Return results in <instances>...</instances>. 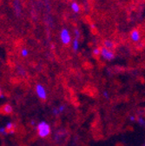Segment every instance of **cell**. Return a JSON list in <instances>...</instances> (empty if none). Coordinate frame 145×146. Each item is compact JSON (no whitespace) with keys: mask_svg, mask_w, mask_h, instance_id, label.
Segmentation results:
<instances>
[{"mask_svg":"<svg viewBox=\"0 0 145 146\" xmlns=\"http://www.w3.org/2000/svg\"><path fill=\"white\" fill-rule=\"evenodd\" d=\"M17 73L20 75V76H22V77H24V76H25L26 75V71H25V70L24 69V68H22V67H17Z\"/></svg>","mask_w":145,"mask_h":146,"instance_id":"2e32d148","label":"cell"},{"mask_svg":"<svg viewBox=\"0 0 145 146\" xmlns=\"http://www.w3.org/2000/svg\"><path fill=\"white\" fill-rule=\"evenodd\" d=\"M60 39H61V42L65 45H68L71 42L70 31L67 28H64L60 31Z\"/></svg>","mask_w":145,"mask_h":146,"instance_id":"277c9868","label":"cell"},{"mask_svg":"<svg viewBox=\"0 0 145 146\" xmlns=\"http://www.w3.org/2000/svg\"><path fill=\"white\" fill-rule=\"evenodd\" d=\"M142 146H145V143H143V145H142Z\"/></svg>","mask_w":145,"mask_h":146,"instance_id":"603a6c76","label":"cell"},{"mask_svg":"<svg viewBox=\"0 0 145 146\" xmlns=\"http://www.w3.org/2000/svg\"><path fill=\"white\" fill-rule=\"evenodd\" d=\"M70 7H71V9H72V11H73L75 13H78L79 11H80V6H79V5L77 4V3H76V2H73L71 4V5H70Z\"/></svg>","mask_w":145,"mask_h":146,"instance_id":"30bf717a","label":"cell"},{"mask_svg":"<svg viewBox=\"0 0 145 146\" xmlns=\"http://www.w3.org/2000/svg\"><path fill=\"white\" fill-rule=\"evenodd\" d=\"M129 119H130V121H131V122H136V117H135L134 115H130V116L129 117Z\"/></svg>","mask_w":145,"mask_h":146,"instance_id":"44dd1931","label":"cell"},{"mask_svg":"<svg viewBox=\"0 0 145 146\" xmlns=\"http://www.w3.org/2000/svg\"><path fill=\"white\" fill-rule=\"evenodd\" d=\"M16 124L13 123V122H8L5 125V128L8 131V134L9 135H13L16 131Z\"/></svg>","mask_w":145,"mask_h":146,"instance_id":"52a82bcc","label":"cell"},{"mask_svg":"<svg viewBox=\"0 0 145 146\" xmlns=\"http://www.w3.org/2000/svg\"><path fill=\"white\" fill-rule=\"evenodd\" d=\"M144 127H145V126H144Z\"/></svg>","mask_w":145,"mask_h":146,"instance_id":"cb8c5ba5","label":"cell"},{"mask_svg":"<svg viewBox=\"0 0 145 146\" xmlns=\"http://www.w3.org/2000/svg\"><path fill=\"white\" fill-rule=\"evenodd\" d=\"M136 121L138 122V123H139L141 126H145V119H144L142 116L136 117Z\"/></svg>","mask_w":145,"mask_h":146,"instance_id":"5bb4252c","label":"cell"},{"mask_svg":"<svg viewBox=\"0 0 145 146\" xmlns=\"http://www.w3.org/2000/svg\"><path fill=\"white\" fill-rule=\"evenodd\" d=\"M130 39L134 43H137L141 40V33L138 29H134L130 32Z\"/></svg>","mask_w":145,"mask_h":146,"instance_id":"8992f818","label":"cell"},{"mask_svg":"<svg viewBox=\"0 0 145 146\" xmlns=\"http://www.w3.org/2000/svg\"><path fill=\"white\" fill-rule=\"evenodd\" d=\"M68 131L66 129H59L55 132V135H54V141L58 142L60 141L62 138H64L66 135H67Z\"/></svg>","mask_w":145,"mask_h":146,"instance_id":"5b68a950","label":"cell"},{"mask_svg":"<svg viewBox=\"0 0 145 146\" xmlns=\"http://www.w3.org/2000/svg\"><path fill=\"white\" fill-rule=\"evenodd\" d=\"M103 97L105 99H109V98H111L110 92H109L108 90H103Z\"/></svg>","mask_w":145,"mask_h":146,"instance_id":"d6986e66","label":"cell"},{"mask_svg":"<svg viewBox=\"0 0 145 146\" xmlns=\"http://www.w3.org/2000/svg\"><path fill=\"white\" fill-rule=\"evenodd\" d=\"M58 108V110H59L60 113L62 114V113H64V112L65 111V110H66V105H65V104H60Z\"/></svg>","mask_w":145,"mask_h":146,"instance_id":"ac0fdd59","label":"cell"},{"mask_svg":"<svg viewBox=\"0 0 145 146\" xmlns=\"http://www.w3.org/2000/svg\"><path fill=\"white\" fill-rule=\"evenodd\" d=\"M37 132L38 135L40 138H46L48 137L50 133H51V128L49 123H47L46 121H40L38 123L37 125Z\"/></svg>","mask_w":145,"mask_h":146,"instance_id":"6da1fadb","label":"cell"},{"mask_svg":"<svg viewBox=\"0 0 145 146\" xmlns=\"http://www.w3.org/2000/svg\"><path fill=\"white\" fill-rule=\"evenodd\" d=\"M103 46L105 47V48H107V49H109V50H113V49H115V44H114V43L111 41V40H108V39H105V40H103Z\"/></svg>","mask_w":145,"mask_h":146,"instance_id":"9c48e42d","label":"cell"},{"mask_svg":"<svg viewBox=\"0 0 145 146\" xmlns=\"http://www.w3.org/2000/svg\"><path fill=\"white\" fill-rule=\"evenodd\" d=\"M20 54H21V56H22L23 58H27V57L29 56V50H28V49L23 48V49L21 50V51H20Z\"/></svg>","mask_w":145,"mask_h":146,"instance_id":"4fadbf2b","label":"cell"},{"mask_svg":"<svg viewBox=\"0 0 145 146\" xmlns=\"http://www.w3.org/2000/svg\"><path fill=\"white\" fill-rule=\"evenodd\" d=\"M72 47H73L74 51H77L79 50V40L77 38H76L72 42Z\"/></svg>","mask_w":145,"mask_h":146,"instance_id":"8fae6325","label":"cell"},{"mask_svg":"<svg viewBox=\"0 0 145 146\" xmlns=\"http://www.w3.org/2000/svg\"><path fill=\"white\" fill-rule=\"evenodd\" d=\"M93 55L96 57H98L101 55V47H96L93 49V51H92Z\"/></svg>","mask_w":145,"mask_h":146,"instance_id":"7c38bea8","label":"cell"},{"mask_svg":"<svg viewBox=\"0 0 145 146\" xmlns=\"http://www.w3.org/2000/svg\"><path fill=\"white\" fill-rule=\"evenodd\" d=\"M0 135H2V136H7V135H9L8 134V131L6 130V128H5V127H0Z\"/></svg>","mask_w":145,"mask_h":146,"instance_id":"e0dca14e","label":"cell"},{"mask_svg":"<svg viewBox=\"0 0 145 146\" xmlns=\"http://www.w3.org/2000/svg\"><path fill=\"white\" fill-rule=\"evenodd\" d=\"M35 91L36 94H37L38 98L42 100V101H45L47 99V91H46V88L40 83L37 84L35 86Z\"/></svg>","mask_w":145,"mask_h":146,"instance_id":"7a4b0ae2","label":"cell"},{"mask_svg":"<svg viewBox=\"0 0 145 146\" xmlns=\"http://www.w3.org/2000/svg\"><path fill=\"white\" fill-rule=\"evenodd\" d=\"M52 114H53V116H55V117H59L61 115V113H60V111H59V110H58V107H54L52 109Z\"/></svg>","mask_w":145,"mask_h":146,"instance_id":"9a60e30c","label":"cell"},{"mask_svg":"<svg viewBox=\"0 0 145 146\" xmlns=\"http://www.w3.org/2000/svg\"><path fill=\"white\" fill-rule=\"evenodd\" d=\"M4 98V95L2 93V90H1V87H0V98Z\"/></svg>","mask_w":145,"mask_h":146,"instance_id":"7402d4cb","label":"cell"},{"mask_svg":"<svg viewBox=\"0 0 145 146\" xmlns=\"http://www.w3.org/2000/svg\"><path fill=\"white\" fill-rule=\"evenodd\" d=\"M30 125L31 127H37V125H38V123L36 122L34 119H31V120L30 121Z\"/></svg>","mask_w":145,"mask_h":146,"instance_id":"ffe728a7","label":"cell"},{"mask_svg":"<svg viewBox=\"0 0 145 146\" xmlns=\"http://www.w3.org/2000/svg\"><path fill=\"white\" fill-rule=\"evenodd\" d=\"M2 112L5 115H11L13 112V107L10 104H5L2 107Z\"/></svg>","mask_w":145,"mask_h":146,"instance_id":"ba28073f","label":"cell"},{"mask_svg":"<svg viewBox=\"0 0 145 146\" xmlns=\"http://www.w3.org/2000/svg\"><path fill=\"white\" fill-rule=\"evenodd\" d=\"M100 56L107 61H111L113 60L115 58V54L111 50H109L107 48H105L104 46L101 47V55Z\"/></svg>","mask_w":145,"mask_h":146,"instance_id":"3957f363","label":"cell"}]
</instances>
